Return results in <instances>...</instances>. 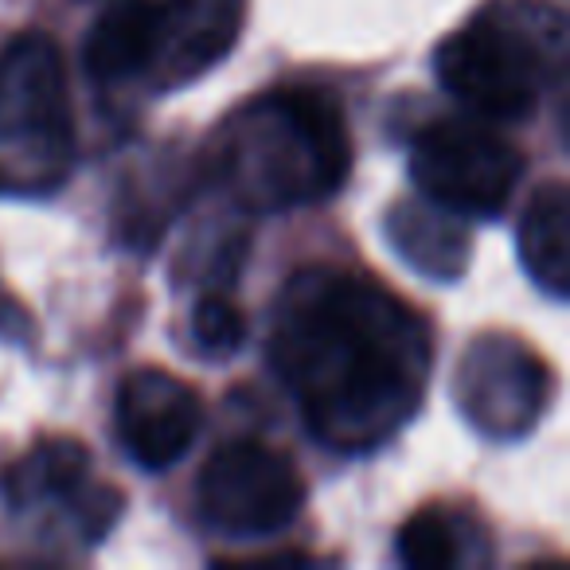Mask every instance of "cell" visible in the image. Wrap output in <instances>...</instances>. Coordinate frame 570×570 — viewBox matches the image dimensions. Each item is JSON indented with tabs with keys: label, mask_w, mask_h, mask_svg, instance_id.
<instances>
[{
	"label": "cell",
	"mask_w": 570,
	"mask_h": 570,
	"mask_svg": "<svg viewBox=\"0 0 570 570\" xmlns=\"http://www.w3.org/2000/svg\"><path fill=\"white\" fill-rule=\"evenodd\" d=\"M269 364L321 445L372 453L419 414L434 344L422 313L375 277L305 266L274 302Z\"/></svg>",
	"instance_id": "cell-1"
},
{
	"label": "cell",
	"mask_w": 570,
	"mask_h": 570,
	"mask_svg": "<svg viewBox=\"0 0 570 570\" xmlns=\"http://www.w3.org/2000/svg\"><path fill=\"white\" fill-rule=\"evenodd\" d=\"M204 173L238 207L258 215L333 199L352 173L341 106L309 87L250 98L207 141Z\"/></svg>",
	"instance_id": "cell-2"
},
{
	"label": "cell",
	"mask_w": 570,
	"mask_h": 570,
	"mask_svg": "<svg viewBox=\"0 0 570 570\" xmlns=\"http://www.w3.org/2000/svg\"><path fill=\"white\" fill-rule=\"evenodd\" d=\"M567 24L547 4L492 0L434 51V75L469 110L520 121L535 110L547 79L562 63Z\"/></svg>",
	"instance_id": "cell-3"
},
{
	"label": "cell",
	"mask_w": 570,
	"mask_h": 570,
	"mask_svg": "<svg viewBox=\"0 0 570 570\" xmlns=\"http://www.w3.org/2000/svg\"><path fill=\"white\" fill-rule=\"evenodd\" d=\"M75 157L67 67L48 36L0 51V191H48Z\"/></svg>",
	"instance_id": "cell-4"
},
{
	"label": "cell",
	"mask_w": 570,
	"mask_h": 570,
	"mask_svg": "<svg viewBox=\"0 0 570 570\" xmlns=\"http://www.w3.org/2000/svg\"><path fill=\"white\" fill-rule=\"evenodd\" d=\"M523 157L512 141L481 121L450 118L419 134L411 149V180L422 199L458 219H492L508 207Z\"/></svg>",
	"instance_id": "cell-5"
},
{
	"label": "cell",
	"mask_w": 570,
	"mask_h": 570,
	"mask_svg": "<svg viewBox=\"0 0 570 570\" xmlns=\"http://www.w3.org/2000/svg\"><path fill=\"white\" fill-rule=\"evenodd\" d=\"M196 508L223 535L266 539L302 515L305 481L285 453L262 442H227L199 469Z\"/></svg>",
	"instance_id": "cell-6"
},
{
	"label": "cell",
	"mask_w": 570,
	"mask_h": 570,
	"mask_svg": "<svg viewBox=\"0 0 570 570\" xmlns=\"http://www.w3.org/2000/svg\"><path fill=\"white\" fill-rule=\"evenodd\" d=\"M453 399L484 438H523L551 403V367L520 336L481 333L453 372Z\"/></svg>",
	"instance_id": "cell-7"
},
{
	"label": "cell",
	"mask_w": 570,
	"mask_h": 570,
	"mask_svg": "<svg viewBox=\"0 0 570 570\" xmlns=\"http://www.w3.org/2000/svg\"><path fill=\"white\" fill-rule=\"evenodd\" d=\"M0 492L12 512H59L87 547L102 543L126 508L114 484L90 481V453L71 438L32 445L0 473Z\"/></svg>",
	"instance_id": "cell-8"
},
{
	"label": "cell",
	"mask_w": 570,
	"mask_h": 570,
	"mask_svg": "<svg viewBox=\"0 0 570 570\" xmlns=\"http://www.w3.org/2000/svg\"><path fill=\"white\" fill-rule=\"evenodd\" d=\"M114 426L141 469H168L191 450L204 426V403L184 380L160 367H137L121 380Z\"/></svg>",
	"instance_id": "cell-9"
},
{
	"label": "cell",
	"mask_w": 570,
	"mask_h": 570,
	"mask_svg": "<svg viewBox=\"0 0 570 570\" xmlns=\"http://www.w3.org/2000/svg\"><path fill=\"white\" fill-rule=\"evenodd\" d=\"M165 4V32L157 56V87L173 90L199 79L219 63L238 40L246 17V0H160Z\"/></svg>",
	"instance_id": "cell-10"
},
{
	"label": "cell",
	"mask_w": 570,
	"mask_h": 570,
	"mask_svg": "<svg viewBox=\"0 0 570 570\" xmlns=\"http://www.w3.org/2000/svg\"><path fill=\"white\" fill-rule=\"evenodd\" d=\"M165 32L160 0H114L82 40V67L95 82L114 87L153 71Z\"/></svg>",
	"instance_id": "cell-11"
},
{
	"label": "cell",
	"mask_w": 570,
	"mask_h": 570,
	"mask_svg": "<svg viewBox=\"0 0 570 570\" xmlns=\"http://www.w3.org/2000/svg\"><path fill=\"white\" fill-rule=\"evenodd\" d=\"M391 250L430 282H458L469 266V230L430 199H399L383 219Z\"/></svg>",
	"instance_id": "cell-12"
},
{
	"label": "cell",
	"mask_w": 570,
	"mask_h": 570,
	"mask_svg": "<svg viewBox=\"0 0 570 570\" xmlns=\"http://www.w3.org/2000/svg\"><path fill=\"white\" fill-rule=\"evenodd\" d=\"M520 266L547 297L562 302L570 289V191L562 180L539 184L515 230Z\"/></svg>",
	"instance_id": "cell-13"
},
{
	"label": "cell",
	"mask_w": 570,
	"mask_h": 570,
	"mask_svg": "<svg viewBox=\"0 0 570 570\" xmlns=\"http://www.w3.org/2000/svg\"><path fill=\"white\" fill-rule=\"evenodd\" d=\"M476 528L458 512H442V508H422L399 528L395 551L399 562L411 570H450L461 562H476Z\"/></svg>",
	"instance_id": "cell-14"
},
{
	"label": "cell",
	"mask_w": 570,
	"mask_h": 570,
	"mask_svg": "<svg viewBox=\"0 0 570 570\" xmlns=\"http://www.w3.org/2000/svg\"><path fill=\"white\" fill-rule=\"evenodd\" d=\"M191 341L207 352V356H235L246 341V317L230 297L207 294L191 309Z\"/></svg>",
	"instance_id": "cell-15"
},
{
	"label": "cell",
	"mask_w": 570,
	"mask_h": 570,
	"mask_svg": "<svg viewBox=\"0 0 570 570\" xmlns=\"http://www.w3.org/2000/svg\"><path fill=\"white\" fill-rule=\"evenodd\" d=\"M32 336V317L24 313V305L0 285V341H28Z\"/></svg>",
	"instance_id": "cell-16"
}]
</instances>
